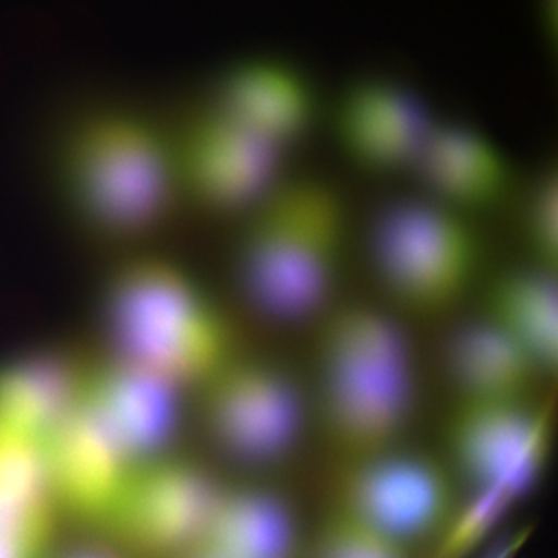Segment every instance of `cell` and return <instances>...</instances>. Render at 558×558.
Masks as SVG:
<instances>
[{"label": "cell", "instance_id": "obj_22", "mask_svg": "<svg viewBox=\"0 0 558 558\" xmlns=\"http://www.w3.org/2000/svg\"><path fill=\"white\" fill-rule=\"evenodd\" d=\"M524 241L532 266L556 274L558 259V175L549 163L529 185L524 205Z\"/></svg>", "mask_w": 558, "mask_h": 558}, {"label": "cell", "instance_id": "obj_11", "mask_svg": "<svg viewBox=\"0 0 558 558\" xmlns=\"http://www.w3.org/2000/svg\"><path fill=\"white\" fill-rule=\"evenodd\" d=\"M332 124L341 153L355 168L389 175L414 171L436 120L402 81L371 75L341 90Z\"/></svg>", "mask_w": 558, "mask_h": 558}, {"label": "cell", "instance_id": "obj_15", "mask_svg": "<svg viewBox=\"0 0 558 558\" xmlns=\"http://www.w3.org/2000/svg\"><path fill=\"white\" fill-rule=\"evenodd\" d=\"M209 101L292 149L317 119V94L303 70L277 58H250L231 65Z\"/></svg>", "mask_w": 558, "mask_h": 558}, {"label": "cell", "instance_id": "obj_12", "mask_svg": "<svg viewBox=\"0 0 558 558\" xmlns=\"http://www.w3.org/2000/svg\"><path fill=\"white\" fill-rule=\"evenodd\" d=\"M38 447L54 508L84 523L105 524L134 468L81 396Z\"/></svg>", "mask_w": 558, "mask_h": 558}, {"label": "cell", "instance_id": "obj_5", "mask_svg": "<svg viewBox=\"0 0 558 558\" xmlns=\"http://www.w3.org/2000/svg\"><path fill=\"white\" fill-rule=\"evenodd\" d=\"M373 256L396 304L417 317H439L478 279V230L472 218L425 194L407 197L377 218Z\"/></svg>", "mask_w": 558, "mask_h": 558}, {"label": "cell", "instance_id": "obj_8", "mask_svg": "<svg viewBox=\"0 0 558 558\" xmlns=\"http://www.w3.org/2000/svg\"><path fill=\"white\" fill-rule=\"evenodd\" d=\"M550 407L534 398L454 399L446 425V462L476 490L523 494L549 454Z\"/></svg>", "mask_w": 558, "mask_h": 558}, {"label": "cell", "instance_id": "obj_18", "mask_svg": "<svg viewBox=\"0 0 558 558\" xmlns=\"http://www.w3.org/2000/svg\"><path fill=\"white\" fill-rule=\"evenodd\" d=\"M84 377L61 355L39 352L0 366V432L39 444L73 407Z\"/></svg>", "mask_w": 558, "mask_h": 558}, {"label": "cell", "instance_id": "obj_10", "mask_svg": "<svg viewBox=\"0 0 558 558\" xmlns=\"http://www.w3.org/2000/svg\"><path fill=\"white\" fill-rule=\"evenodd\" d=\"M222 487L199 465L156 459L131 470L105 526L148 557H186L199 545Z\"/></svg>", "mask_w": 558, "mask_h": 558}, {"label": "cell", "instance_id": "obj_19", "mask_svg": "<svg viewBox=\"0 0 558 558\" xmlns=\"http://www.w3.org/2000/svg\"><path fill=\"white\" fill-rule=\"evenodd\" d=\"M480 315L524 349L546 376L557 368L556 274L532 264L502 271L488 284Z\"/></svg>", "mask_w": 558, "mask_h": 558}, {"label": "cell", "instance_id": "obj_24", "mask_svg": "<svg viewBox=\"0 0 558 558\" xmlns=\"http://www.w3.org/2000/svg\"><path fill=\"white\" fill-rule=\"evenodd\" d=\"M185 558H220L216 556H211V554L202 553V550H194V553L189 554Z\"/></svg>", "mask_w": 558, "mask_h": 558}, {"label": "cell", "instance_id": "obj_7", "mask_svg": "<svg viewBox=\"0 0 558 558\" xmlns=\"http://www.w3.org/2000/svg\"><path fill=\"white\" fill-rule=\"evenodd\" d=\"M205 422L223 453L274 464L299 446L312 417L310 389L264 360L231 357L204 384Z\"/></svg>", "mask_w": 558, "mask_h": 558}, {"label": "cell", "instance_id": "obj_17", "mask_svg": "<svg viewBox=\"0 0 558 558\" xmlns=\"http://www.w3.org/2000/svg\"><path fill=\"white\" fill-rule=\"evenodd\" d=\"M194 550L220 558H295L299 527L292 509L275 492L222 488Z\"/></svg>", "mask_w": 558, "mask_h": 558}, {"label": "cell", "instance_id": "obj_21", "mask_svg": "<svg viewBox=\"0 0 558 558\" xmlns=\"http://www.w3.org/2000/svg\"><path fill=\"white\" fill-rule=\"evenodd\" d=\"M306 558H421V554L330 502L307 543Z\"/></svg>", "mask_w": 558, "mask_h": 558}, {"label": "cell", "instance_id": "obj_16", "mask_svg": "<svg viewBox=\"0 0 558 558\" xmlns=\"http://www.w3.org/2000/svg\"><path fill=\"white\" fill-rule=\"evenodd\" d=\"M446 369L454 399L534 398L537 362L486 318L476 317L453 330L446 347Z\"/></svg>", "mask_w": 558, "mask_h": 558}, {"label": "cell", "instance_id": "obj_9", "mask_svg": "<svg viewBox=\"0 0 558 558\" xmlns=\"http://www.w3.org/2000/svg\"><path fill=\"white\" fill-rule=\"evenodd\" d=\"M182 190L215 211L248 213L281 182L284 149L215 102L175 143Z\"/></svg>", "mask_w": 558, "mask_h": 558}, {"label": "cell", "instance_id": "obj_20", "mask_svg": "<svg viewBox=\"0 0 558 558\" xmlns=\"http://www.w3.org/2000/svg\"><path fill=\"white\" fill-rule=\"evenodd\" d=\"M54 510L38 451L0 436V558H43Z\"/></svg>", "mask_w": 558, "mask_h": 558}, {"label": "cell", "instance_id": "obj_3", "mask_svg": "<svg viewBox=\"0 0 558 558\" xmlns=\"http://www.w3.org/2000/svg\"><path fill=\"white\" fill-rule=\"evenodd\" d=\"M117 362L172 387L202 384L233 357L216 307L185 274L156 258L117 271L105 299Z\"/></svg>", "mask_w": 558, "mask_h": 558}, {"label": "cell", "instance_id": "obj_4", "mask_svg": "<svg viewBox=\"0 0 558 558\" xmlns=\"http://www.w3.org/2000/svg\"><path fill=\"white\" fill-rule=\"evenodd\" d=\"M64 178L80 215L117 238L159 227L182 191L175 143L126 110L76 124L65 143Z\"/></svg>", "mask_w": 558, "mask_h": 558}, {"label": "cell", "instance_id": "obj_13", "mask_svg": "<svg viewBox=\"0 0 558 558\" xmlns=\"http://www.w3.org/2000/svg\"><path fill=\"white\" fill-rule=\"evenodd\" d=\"M414 171L425 196L472 219L508 199L515 180L497 140L459 121H436Z\"/></svg>", "mask_w": 558, "mask_h": 558}, {"label": "cell", "instance_id": "obj_14", "mask_svg": "<svg viewBox=\"0 0 558 558\" xmlns=\"http://www.w3.org/2000/svg\"><path fill=\"white\" fill-rule=\"evenodd\" d=\"M175 387L116 362L84 377L81 400L100 418L132 468L156 461L179 422Z\"/></svg>", "mask_w": 558, "mask_h": 558}, {"label": "cell", "instance_id": "obj_6", "mask_svg": "<svg viewBox=\"0 0 558 558\" xmlns=\"http://www.w3.org/2000/svg\"><path fill=\"white\" fill-rule=\"evenodd\" d=\"M457 483L446 459L402 444L339 464L330 502L421 554L461 506Z\"/></svg>", "mask_w": 558, "mask_h": 558}, {"label": "cell", "instance_id": "obj_23", "mask_svg": "<svg viewBox=\"0 0 558 558\" xmlns=\"http://www.w3.org/2000/svg\"><path fill=\"white\" fill-rule=\"evenodd\" d=\"M58 558H117L116 554H110L108 550L97 548V546H80L73 548L68 553L61 554Z\"/></svg>", "mask_w": 558, "mask_h": 558}, {"label": "cell", "instance_id": "obj_1", "mask_svg": "<svg viewBox=\"0 0 558 558\" xmlns=\"http://www.w3.org/2000/svg\"><path fill=\"white\" fill-rule=\"evenodd\" d=\"M311 411L339 464L402 446L417 403L413 344L398 318L369 304L319 318Z\"/></svg>", "mask_w": 558, "mask_h": 558}, {"label": "cell", "instance_id": "obj_2", "mask_svg": "<svg viewBox=\"0 0 558 558\" xmlns=\"http://www.w3.org/2000/svg\"><path fill=\"white\" fill-rule=\"evenodd\" d=\"M238 253L252 306L284 323L319 319L332 306L348 240V209L328 180L282 179L250 211Z\"/></svg>", "mask_w": 558, "mask_h": 558}]
</instances>
